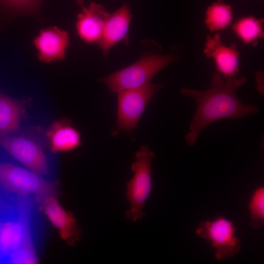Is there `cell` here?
<instances>
[{
  "mask_svg": "<svg viewBox=\"0 0 264 264\" xmlns=\"http://www.w3.org/2000/svg\"><path fill=\"white\" fill-rule=\"evenodd\" d=\"M246 82L244 76L224 78L215 72L207 89L198 90L183 88L180 90L181 94L192 98L197 104V110L185 136L187 145L194 146L202 131L214 122L224 118L239 120L259 113L257 106L243 103L236 95L238 89Z\"/></svg>",
  "mask_w": 264,
  "mask_h": 264,
  "instance_id": "6da1fadb",
  "label": "cell"
},
{
  "mask_svg": "<svg viewBox=\"0 0 264 264\" xmlns=\"http://www.w3.org/2000/svg\"><path fill=\"white\" fill-rule=\"evenodd\" d=\"M176 57L171 54L153 53L141 57L131 65L102 78L112 93L139 88L149 83L160 71L173 64Z\"/></svg>",
  "mask_w": 264,
  "mask_h": 264,
  "instance_id": "7a4b0ae2",
  "label": "cell"
},
{
  "mask_svg": "<svg viewBox=\"0 0 264 264\" xmlns=\"http://www.w3.org/2000/svg\"><path fill=\"white\" fill-rule=\"evenodd\" d=\"M155 155L147 145H142L135 154V160L131 166L132 178L126 183V199L130 208L125 218L133 222L145 216L144 207L153 189L152 161Z\"/></svg>",
  "mask_w": 264,
  "mask_h": 264,
  "instance_id": "3957f363",
  "label": "cell"
},
{
  "mask_svg": "<svg viewBox=\"0 0 264 264\" xmlns=\"http://www.w3.org/2000/svg\"><path fill=\"white\" fill-rule=\"evenodd\" d=\"M0 186L17 195H33L41 198L58 195L57 184L44 179L28 169L0 162Z\"/></svg>",
  "mask_w": 264,
  "mask_h": 264,
  "instance_id": "277c9868",
  "label": "cell"
},
{
  "mask_svg": "<svg viewBox=\"0 0 264 264\" xmlns=\"http://www.w3.org/2000/svg\"><path fill=\"white\" fill-rule=\"evenodd\" d=\"M162 87L160 84L149 83L118 92L117 128L122 132H132L153 96Z\"/></svg>",
  "mask_w": 264,
  "mask_h": 264,
  "instance_id": "5b68a950",
  "label": "cell"
},
{
  "mask_svg": "<svg viewBox=\"0 0 264 264\" xmlns=\"http://www.w3.org/2000/svg\"><path fill=\"white\" fill-rule=\"evenodd\" d=\"M234 223L223 217L201 221L196 229V234L205 240L211 247L216 249L217 261L233 257L240 251L241 243L236 236Z\"/></svg>",
  "mask_w": 264,
  "mask_h": 264,
  "instance_id": "8992f818",
  "label": "cell"
},
{
  "mask_svg": "<svg viewBox=\"0 0 264 264\" xmlns=\"http://www.w3.org/2000/svg\"><path fill=\"white\" fill-rule=\"evenodd\" d=\"M0 146L28 170L40 175L48 174L45 155L34 140L23 136L0 134Z\"/></svg>",
  "mask_w": 264,
  "mask_h": 264,
  "instance_id": "52a82bcc",
  "label": "cell"
},
{
  "mask_svg": "<svg viewBox=\"0 0 264 264\" xmlns=\"http://www.w3.org/2000/svg\"><path fill=\"white\" fill-rule=\"evenodd\" d=\"M34 200L31 195H17L16 197L15 203L21 226V240L18 247L7 257L5 263H39L30 226V217Z\"/></svg>",
  "mask_w": 264,
  "mask_h": 264,
  "instance_id": "ba28073f",
  "label": "cell"
},
{
  "mask_svg": "<svg viewBox=\"0 0 264 264\" xmlns=\"http://www.w3.org/2000/svg\"><path fill=\"white\" fill-rule=\"evenodd\" d=\"M35 201L57 229L61 239L69 245L75 246L81 238L82 231L77 226L72 212L64 209L55 197L35 198Z\"/></svg>",
  "mask_w": 264,
  "mask_h": 264,
  "instance_id": "9c48e42d",
  "label": "cell"
},
{
  "mask_svg": "<svg viewBox=\"0 0 264 264\" xmlns=\"http://www.w3.org/2000/svg\"><path fill=\"white\" fill-rule=\"evenodd\" d=\"M203 53L212 59L217 72L223 78L235 76L239 72L240 54L236 44H225L220 34L207 37Z\"/></svg>",
  "mask_w": 264,
  "mask_h": 264,
  "instance_id": "30bf717a",
  "label": "cell"
},
{
  "mask_svg": "<svg viewBox=\"0 0 264 264\" xmlns=\"http://www.w3.org/2000/svg\"><path fill=\"white\" fill-rule=\"evenodd\" d=\"M33 43L37 50L38 59L49 63L65 58L70 38L67 31L51 26L41 30Z\"/></svg>",
  "mask_w": 264,
  "mask_h": 264,
  "instance_id": "8fae6325",
  "label": "cell"
},
{
  "mask_svg": "<svg viewBox=\"0 0 264 264\" xmlns=\"http://www.w3.org/2000/svg\"><path fill=\"white\" fill-rule=\"evenodd\" d=\"M110 15L101 4L91 2L88 7L84 6L78 14L75 22L77 35L85 43L97 44Z\"/></svg>",
  "mask_w": 264,
  "mask_h": 264,
  "instance_id": "7c38bea8",
  "label": "cell"
},
{
  "mask_svg": "<svg viewBox=\"0 0 264 264\" xmlns=\"http://www.w3.org/2000/svg\"><path fill=\"white\" fill-rule=\"evenodd\" d=\"M132 16L129 3H123L110 14L102 36L96 44L104 57L112 47L126 38Z\"/></svg>",
  "mask_w": 264,
  "mask_h": 264,
  "instance_id": "4fadbf2b",
  "label": "cell"
},
{
  "mask_svg": "<svg viewBox=\"0 0 264 264\" xmlns=\"http://www.w3.org/2000/svg\"><path fill=\"white\" fill-rule=\"evenodd\" d=\"M46 136L53 153L72 151L82 144L80 133L66 120L54 122L47 131Z\"/></svg>",
  "mask_w": 264,
  "mask_h": 264,
  "instance_id": "5bb4252c",
  "label": "cell"
},
{
  "mask_svg": "<svg viewBox=\"0 0 264 264\" xmlns=\"http://www.w3.org/2000/svg\"><path fill=\"white\" fill-rule=\"evenodd\" d=\"M10 207L0 215V262L18 247L21 240V226L15 207Z\"/></svg>",
  "mask_w": 264,
  "mask_h": 264,
  "instance_id": "9a60e30c",
  "label": "cell"
},
{
  "mask_svg": "<svg viewBox=\"0 0 264 264\" xmlns=\"http://www.w3.org/2000/svg\"><path fill=\"white\" fill-rule=\"evenodd\" d=\"M24 112L22 101L0 92V134L9 135L17 132Z\"/></svg>",
  "mask_w": 264,
  "mask_h": 264,
  "instance_id": "2e32d148",
  "label": "cell"
},
{
  "mask_svg": "<svg viewBox=\"0 0 264 264\" xmlns=\"http://www.w3.org/2000/svg\"><path fill=\"white\" fill-rule=\"evenodd\" d=\"M235 36L246 45L256 46L264 38V19L254 16L241 17L231 24Z\"/></svg>",
  "mask_w": 264,
  "mask_h": 264,
  "instance_id": "e0dca14e",
  "label": "cell"
},
{
  "mask_svg": "<svg viewBox=\"0 0 264 264\" xmlns=\"http://www.w3.org/2000/svg\"><path fill=\"white\" fill-rule=\"evenodd\" d=\"M233 20L232 6L223 0H216L208 6L205 11L204 22L212 32L226 29L231 25Z\"/></svg>",
  "mask_w": 264,
  "mask_h": 264,
  "instance_id": "ac0fdd59",
  "label": "cell"
},
{
  "mask_svg": "<svg viewBox=\"0 0 264 264\" xmlns=\"http://www.w3.org/2000/svg\"><path fill=\"white\" fill-rule=\"evenodd\" d=\"M249 224L255 229L261 228L264 223V188L260 186L252 193L248 204Z\"/></svg>",
  "mask_w": 264,
  "mask_h": 264,
  "instance_id": "d6986e66",
  "label": "cell"
},
{
  "mask_svg": "<svg viewBox=\"0 0 264 264\" xmlns=\"http://www.w3.org/2000/svg\"><path fill=\"white\" fill-rule=\"evenodd\" d=\"M8 207L4 204L2 199L0 197V215L1 214L4 210H5Z\"/></svg>",
  "mask_w": 264,
  "mask_h": 264,
  "instance_id": "ffe728a7",
  "label": "cell"
},
{
  "mask_svg": "<svg viewBox=\"0 0 264 264\" xmlns=\"http://www.w3.org/2000/svg\"><path fill=\"white\" fill-rule=\"evenodd\" d=\"M78 6L82 8L83 7L85 0H75Z\"/></svg>",
  "mask_w": 264,
  "mask_h": 264,
  "instance_id": "44dd1931",
  "label": "cell"
},
{
  "mask_svg": "<svg viewBox=\"0 0 264 264\" xmlns=\"http://www.w3.org/2000/svg\"></svg>",
  "mask_w": 264,
  "mask_h": 264,
  "instance_id": "7402d4cb",
  "label": "cell"
}]
</instances>
